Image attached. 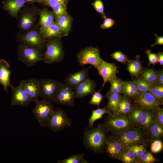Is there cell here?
Segmentation results:
<instances>
[{
    "mask_svg": "<svg viewBox=\"0 0 163 163\" xmlns=\"http://www.w3.org/2000/svg\"><path fill=\"white\" fill-rule=\"evenodd\" d=\"M106 133L103 125L100 124L95 127H87L84 133L83 142L84 146L94 152L103 153L105 147Z\"/></svg>",
    "mask_w": 163,
    "mask_h": 163,
    "instance_id": "6da1fadb",
    "label": "cell"
},
{
    "mask_svg": "<svg viewBox=\"0 0 163 163\" xmlns=\"http://www.w3.org/2000/svg\"><path fill=\"white\" fill-rule=\"evenodd\" d=\"M121 143L124 147L134 145H147L150 139L146 132L138 126L110 136Z\"/></svg>",
    "mask_w": 163,
    "mask_h": 163,
    "instance_id": "7a4b0ae2",
    "label": "cell"
},
{
    "mask_svg": "<svg viewBox=\"0 0 163 163\" xmlns=\"http://www.w3.org/2000/svg\"><path fill=\"white\" fill-rule=\"evenodd\" d=\"M18 60L28 67H31L42 61L43 53L40 50L20 43L17 47Z\"/></svg>",
    "mask_w": 163,
    "mask_h": 163,
    "instance_id": "3957f363",
    "label": "cell"
},
{
    "mask_svg": "<svg viewBox=\"0 0 163 163\" xmlns=\"http://www.w3.org/2000/svg\"><path fill=\"white\" fill-rule=\"evenodd\" d=\"M103 126L107 133L117 134L132 128L136 126L129 119L126 115H108L105 119Z\"/></svg>",
    "mask_w": 163,
    "mask_h": 163,
    "instance_id": "277c9868",
    "label": "cell"
},
{
    "mask_svg": "<svg viewBox=\"0 0 163 163\" xmlns=\"http://www.w3.org/2000/svg\"><path fill=\"white\" fill-rule=\"evenodd\" d=\"M46 50L43 53V62L51 64L56 62H60L63 59L64 53L62 43L57 37L48 39L46 43Z\"/></svg>",
    "mask_w": 163,
    "mask_h": 163,
    "instance_id": "5b68a950",
    "label": "cell"
},
{
    "mask_svg": "<svg viewBox=\"0 0 163 163\" xmlns=\"http://www.w3.org/2000/svg\"><path fill=\"white\" fill-rule=\"evenodd\" d=\"M39 9L33 6H25L20 11V18L17 25L19 32L24 33L37 25Z\"/></svg>",
    "mask_w": 163,
    "mask_h": 163,
    "instance_id": "8992f818",
    "label": "cell"
},
{
    "mask_svg": "<svg viewBox=\"0 0 163 163\" xmlns=\"http://www.w3.org/2000/svg\"><path fill=\"white\" fill-rule=\"evenodd\" d=\"M16 37L18 42L23 43L41 51L46 46L45 39L43 38L37 25L25 33L19 32L16 35Z\"/></svg>",
    "mask_w": 163,
    "mask_h": 163,
    "instance_id": "52a82bcc",
    "label": "cell"
},
{
    "mask_svg": "<svg viewBox=\"0 0 163 163\" xmlns=\"http://www.w3.org/2000/svg\"><path fill=\"white\" fill-rule=\"evenodd\" d=\"M76 57L80 66L90 64L97 69L104 61L100 56L99 49L91 46L82 49L76 55Z\"/></svg>",
    "mask_w": 163,
    "mask_h": 163,
    "instance_id": "ba28073f",
    "label": "cell"
},
{
    "mask_svg": "<svg viewBox=\"0 0 163 163\" xmlns=\"http://www.w3.org/2000/svg\"><path fill=\"white\" fill-rule=\"evenodd\" d=\"M72 120L65 111L61 108L58 107L54 112L45 127L49 128L53 131L56 132L70 126Z\"/></svg>",
    "mask_w": 163,
    "mask_h": 163,
    "instance_id": "9c48e42d",
    "label": "cell"
},
{
    "mask_svg": "<svg viewBox=\"0 0 163 163\" xmlns=\"http://www.w3.org/2000/svg\"><path fill=\"white\" fill-rule=\"evenodd\" d=\"M39 81L40 96L43 99L54 101L63 83L51 78L39 79Z\"/></svg>",
    "mask_w": 163,
    "mask_h": 163,
    "instance_id": "30bf717a",
    "label": "cell"
},
{
    "mask_svg": "<svg viewBox=\"0 0 163 163\" xmlns=\"http://www.w3.org/2000/svg\"><path fill=\"white\" fill-rule=\"evenodd\" d=\"M35 103L32 112L41 125L44 126L54 112L53 105L51 102L43 99H39Z\"/></svg>",
    "mask_w": 163,
    "mask_h": 163,
    "instance_id": "8fae6325",
    "label": "cell"
},
{
    "mask_svg": "<svg viewBox=\"0 0 163 163\" xmlns=\"http://www.w3.org/2000/svg\"><path fill=\"white\" fill-rule=\"evenodd\" d=\"M134 105L144 110L155 112L163 104L158 101L149 92L139 93L134 100Z\"/></svg>",
    "mask_w": 163,
    "mask_h": 163,
    "instance_id": "7c38bea8",
    "label": "cell"
},
{
    "mask_svg": "<svg viewBox=\"0 0 163 163\" xmlns=\"http://www.w3.org/2000/svg\"><path fill=\"white\" fill-rule=\"evenodd\" d=\"M75 99L74 91L65 83H63L54 101L69 107L75 104Z\"/></svg>",
    "mask_w": 163,
    "mask_h": 163,
    "instance_id": "4fadbf2b",
    "label": "cell"
},
{
    "mask_svg": "<svg viewBox=\"0 0 163 163\" xmlns=\"http://www.w3.org/2000/svg\"><path fill=\"white\" fill-rule=\"evenodd\" d=\"M12 91V99L10 104L11 106L18 105L22 107H27L32 101L28 94L19 84L14 87H10Z\"/></svg>",
    "mask_w": 163,
    "mask_h": 163,
    "instance_id": "5bb4252c",
    "label": "cell"
},
{
    "mask_svg": "<svg viewBox=\"0 0 163 163\" xmlns=\"http://www.w3.org/2000/svg\"><path fill=\"white\" fill-rule=\"evenodd\" d=\"M19 84L28 94L32 101L35 103L39 100L38 97L40 96L39 79L35 78L23 79L21 80Z\"/></svg>",
    "mask_w": 163,
    "mask_h": 163,
    "instance_id": "9a60e30c",
    "label": "cell"
},
{
    "mask_svg": "<svg viewBox=\"0 0 163 163\" xmlns=\"http://www.w3.org/2000/svg\"><path fill=\"white\" fill-rule=\"evenodd\" d=\"M118 68L115 63H109L104 60L102 64L97 69L103 80L101 89L104 87L107 82L116 76V74L119 72Z\"/></svg>",
    "mask_w": 163,
    "mask_h": 163,
    "instance_id": "2e32d148",
    "label": "cell"
},
{
    "mask_svg": "<svg viewBox=\"0 0 163 163\" xmlns=\"http://www.w3.org/2000/svg\"><path fill=\"white\" fill-rule=\"evenodd\" d=\"M91 67L84 68L79 71L70 74L65 78V83L74 90L81 82L89 78L88 72Z\"/></svg>",
    "mask_w": 163,
    "mask_h": 163,
    "instance_id": "e0dca14e",
    "label": "cell"
},
{
    "mask_svg": "<svg viewBox=\"0 0 163 163\" xmlns=\"http://www.w3.org/2000/svg\"><path fill=\"white\" fill-rule=\"evenodd\" d=\"M96 84L94 80L90 78L79 84L75 88L74 91L76 98H82L92 94L95 91Z\"/></svg>",
    "mask_w": 163,
    "mask_h": 163,
    "instance_id": "ac0fdd59",
    "label": "cell"
},
{
    "mask_svg": "<svg viewBox=\"0 0 163 163\" xmlns=\"http://www.w3.org/2000/svg\"><path fill=\"white\" fill-rule=\"evenodd\" d=\"M105 144V149L109 157L117 160L121 153L125 149V147L121 143L110 136L106 138Z\"/></svg>",
    "mask_w": 163,
    "mask_h": 163,
    "instance_id": "d6986e66",
    "label": "cell"
},
{
    "mask_svg": "<svg viewBox=\"0 0 163 163\" xmlns=\"http://www.w3.org/2000/svg\"><path fill=\"white\" fill-rule=\"evenodd\" d=\"M26 3V0H5L2 2L3 9L16 20L19 18L18 13Z\"/></svg>",
    "mask_w": 163,
    "mask_h": 163,
    "instance_id": "ffe728a7",
    "label": "cell"
},
{
    "mask_svg": "<svg viewBox=\"0 0 163 163\" xmlns=\"http://www.w3.org/2000/svg\"><path fill=\"white\" fill-rule=\"evenodd\" d=\"M39 14L40 16L39 24L40 26V31L42 34L55 21V18L53 11H50L45 7L39 9Z\"/></svg>",
    "mask_w": 163,
    "mask_h": 163,
    "instance_id": "44dd1931",
    "label": "cell"
},
{
    "mask_svg": "<svg viewBox=\"0 0 163 163\" xmlns=\"http://www.w3.org/2000/svg\"><path fill=\"white\" fill-rule=\"evenodd\" d=\"M10 66L6 61L0 59V84L2 85L4 90L8 93V86L11 85L10 83V77L11 71L9 70Z\"/></svg>",
    "mask_w": 163,
    "mask_h": 163,
    "instance_id": "7402d4cb",
    "label": "cell"
},
{
    "mask_svg": "<svg viewBox=\"0 0 163 163\" xmlns=\"http://www.w3.org/2000/svg\"><path fill=\"white\" fill-rule=\"evenodd\" d=\"M140 58V56L137 55L135 59H128L127 62L126 69L133 78L138 77L143 69L142 66V61Z\"/></svg>",
    "mask_w": 163,
    "mask_h": 163,
    "instance_id": "603a6c76",
    "label": "cell"
},
{
    "mask_svg": "<svg viewBox=\"0 0 163 163\" xmlns=\"http://www.w3.org/2000/svg\"><path fill=\"white\" fill-rule=\"evenodd\" d=\"M151 140L159 139L163 134V126L155 119L146 131Z\"/></svg>",
    "mask_w": 163,
    "mask_h": 163,
    "instance_id": "cb8c5ba5",
    "label": "cell"
},
{
    "mask_svg": "<svg viewBox=\"0 0 163 163\" xmlns=\"http://www.w3.org/2000/svg\"><path fill=\"white\" fill-rule=\"evenodd\" d=\"M123 96L121 94H112L106 95L105 97L108 99L106 107L108 111L113 115L115 114L119 102Z\"/></svg>",
    "mask_w": 163,
    "mask_h": 163,
    "instance_id": "d4e9b609",
    "label": "cell"
},
{
    "mask_svg": "<svg viewBox=\"0 0 163 163\" xmlns=\"http://www.w3.org/2000/svg\"><path fill=\"white\" fill-rule=\"evenodd\" d=\"M72 21V18L68 13L63 14L56 20V22L64 36L67 35L69 33L71 28Z\"/></svg>",
    "mask_w": 163,
    "mask_h": 163,
    "instance_id": "484cf974",
    "label": "cell"
},
{
    "mask_svg": "<svg viewBox=\"0 0 163 163\" xmlns=\"http://www.w3.org/2000/svg\"><path fill=\"white\" fill-rule=\"evenodd\" d=\"M133 107L131 99L123 95L119 102L114 116L118 115H126L131 111Z\"/></svg>",
    "mask_w": 163,
    "mask_h": 163,
    "instance_id": "4316f807",
    "label": "cell"
},
{
    "mask_svg": "<svg viewBox=\"0 0 163 163\" xmlns=\"http://www.w3.org/2000/svg\"><path fill=\"white\" fill-rule=\"evenodd\" d=\"M63 35L64 34L60 27L55 21L51 24L42 34V37L44 39L59 37Z\"/></svg>",
    "mask_w": 163,
    "mask_h": 163,
    "instance_id": "83f0119b",
    "label": "cell"
},
{
    "mask_svg": "<svg viewBox=\"0 0 163 163\" xmlns=\"http://www.w3.org/2000/svg\"><path fill=\"white\" fill-rule=\"evenodd\" d=\"M122 93L130 99L133 100L139 94L136 85L133 81H124Z\"/></svg>",
    "mask_w": 163,
    "mask_h": 163,
    "instance_id": "f1b7e54d",
    "label": "cell"
},
{
    "mask_svg": "<svg viewBox=\"0 0 163 163\" xmlns=\"http://www.w3.org/2000/svg\"><path fill=\"white\" fill-rule=\"evenodd\" d=\"M144 112L145 110L142 108L134 105L132 110L126 116L132 123L137 126L143 116Z\"/></svg>",
    "mask_w": 163,
    "mask_h": 163,
    "instance_id": "f546056e",
    "label": "cell"
},
{
    "mask_svg": "<svg viewBox=\"0 0 163 163\" xmlns=\"http://www.w3.org/2000/svg\"><path fill=\"white\" fill-rule=\"evenodd\" d=\"M155 119L154 112L145 110L143 116L137 126L146 131Z\"/></svg>",
    "mask_w": 163,
    "mask_h": 163,
    "instance_id": "4dcf8cb0",
    "label": "cell"
},
{
    "mask_svg": "<svg viewBox=\"0 0 163 163\" xmlns=\"http://www.w3.org/2000/svg\"><path fill=\"white\" fill-rule=\"evenodd\" d=\"M109 82L110 84V88L106 95L122 93L124 81L121 79L116 76Z\"/></svg>",
    "mask_w": 163,
    "mask_h": 163,
    "instance_id": "1f68e13d",
    "label": "cell"
},
{
    "mask_svg": "<svg viewBox=\"0 0 163 163\" xmlns=\"http://www.w3.org/2000/svg\"><path fill=\"white\" fill-rule=\"evenodd\" d=\"M113 116H114L110 113L105 106L103 108H98L97 109L92 111L91 115L88 119V126L90 128L93 127V124L96 120L101 118L105 114Z\"/></svg>",
    "mask_w": 163,
    "mask_h": 163,
    "instance_id": "d6a6232c",
    "label": "cell"
},
{
    "mask_svg": "<svg viewBox=\"0 0 163 163\" xmlns=\"http://www.w3.org/2000/svg\"><path fill=\"white\" fill-rule=\"evenodd\" d=\"M140 75L143 79L148 83H154L157 77V71L153 68H143Z\"/></svg>",
    "mask_w": 163,
    "mask_h": 163,
    "instance_id": "836d02e7",
    "label": "cell"
},
{
    "mask_svg": "<svg viewBox=\"0 0 163 163\" xmlns=\"http://www.w3.org/2000/svg\"><path fill=\"white\" fill-rule=\"evenodd\" d=\"M148 92L163 104V85L155 83L152 84Z\"/></svg>",
    "mask_w": 163,
    "mask_h": 163,
    "instance_id": "e575fe53",
    "label": "cell"
},
{
    "mask_svg": "<svg viewBox=\"0 0 163 163\" xmlns=\"http://www.w3.org/2000/svg\"><path fill=\"white\" fill-rule=\"evenodd\" d=\"M118 160L124 163H137V160L132 152L126 147L120 155Z\"/></svg>",
    "mask_w": 163,
    "mask_h": 163,
    "instance_id": "d590c367",
    "label": "cell"
},
{
    "mask_svg": "<svg viewBox=\"0 0 163 163\" xmlns=\"http://www.w3.org/2000/svg\"><path fill=\"white\" fill-rule=\"evenodd\" d=\"M58 163H88L84 158V154L78 153L69 157L57 161Z\"/></svg>",
    "mask_w": 163,
    "mask_h": 163,
    "instance_id": "8d00e7d4",
    "label": "cell"
},
{
    "mask_svg": "<svg viewBox=\"0 0 163 163\" xmlns=\"http://www.w3.org/2000/svg\"><path fill=\"white\" fill-rule=\"evenodd\" d=\"M133 81L136 85L139 93H145L149 91L151 84L145 82L141 76L136 78Z\"/></svg>",
    "mask_w": 163,
    "mask_h": 163,
    "instance_id": "74e56055",
    "label": "cell"
},
{
    "mask_svg": "<svg viewBox=\"0 0 163 163\" xmlns=\"http://www.w3.org/2000/svg\"><path fill=\"white\" fill-rule=\"evenodd\" d=\"M130 149L137 160L138 158L146 151V145H134L125 147Z\"/></svg>",
    "mask_w": 163,
    "mask_h": 163,
    "instance_id": "f35d334b",
    "label": "cell"
},
{
    "mask_svg": "<svg viewBox=\"0 0 163 163\" xmlns=\"http://www.w3.org/2000/svg\"><path fill=\"white\" fill-rule=\"evenodd\" d=\"M67 5L59 3L54 6L53 8V12L56 20L64 14L68 13L67 11Z\"/></svg>",
    "mask_w": 163,
    "mask_h": 163,
    "instance_id": "ab89813d",
    "label": "cell"
},
{
    "mask_svg": "<svg viewBox=\"0 0 163 163\" xmlns=\"http://www.w3.org/2000/svg\"><path fill=\"white\" fill-rule=\"evenodd\" d=\"M156 160L152 153L146 151L137 159V163H152Z\"/></svg>",
    "mask_w": 163,
    "mask_h": 163,
    "instance_id": "60d3db41",
    "label": "cell"
},
{
    "mask_svg": "<svg viewBox=\"0 0 163 163\" xmlns=\"http://www.w3.org/2000/svg\"><path fill=\"white\" fill-rule=\"evenodd\" d=\"M96 11L101 15L102 18H105L107 17L104 12V5L101 0H95L91 3Z\"/></svg>",
    "mask_w": 163,
    "mask_h": 163,
    "instance_id": "b9f144b4",
    "label": "cell"
},
{
    "mask_svg": "<svg viewBox=\"0 0 163 163\" xmlns=\"http://www.w3.org/2000/svg\"><path fill=\"white\" fill-rule=\"evenodd\" d=\"M100 89L97 91H95L92 94V96L91 99L88 102L91 105H96L99 107L102 100L105 97L100 93Z\"/></svg>",
    "mask_w": 163,
    "mask_h": 163,
    "instance_id": "7bdbcfd3",
    "label": "cell"
},
{
    "mask_svg": "<svg viewBox=\"0 0 163 163\" xmlns=\"http://www.w3.org/2000/svg\"><path fill=\"white\" fill-rule=\"evenodd\" d=\"M110 56L113 59L124 64L127 62L129 59L126 55L119 50L113 52Z\"/></svg>",
    "mask_w": 163,
    "mask_h": 163,
    "instance_id": "ee69618b",
    "label": "cell"
},
{
    "mask_svg": "<svg viewBox=\"0 0 163 163\" xmlns=\"http://www.w3.org/2000/svg\"><path fill=\"white\" fill-rule=\"evenodd\" d=\"M69 0H42L40 3L46 6L53 7L56 5L60 3L66 5Z\"/></svg>",
    "mask_w": 163,
    "mask_h": 163,
    "instance_id": "f6af8a7d",
    "label": "cell"
},
{
    "mask_svg": "<svg viewBox=\"0 0 163 163\" xmlns=\"http://www.w3.org/2000/svg\"><path fill=\"white\" fill-rule=\"evenodd\" d=\"M163 143L159 139L154 140L151 146V150L152 152L156 153L160 152L163 148Z\"/></svg>",
    "mask_w": 163,
    "mask_h": 163,
    "instance_id": "bcb514c9",
    "label": "cell"
},
{
    "mask_svg": "<svg viewBox=\"0 0 163 163\" xmlns=\"http://www.w3.org/2000/svg\"><path fill=\"white\" fill-rule=\"evenodd\" d=\"M149 60L148 66L149 67L151 64L153 65L158 62L157 54L152 53L150 50H147L145 51Z\"/></svg>",
    "mask_w": 163,
    "mask_h": 163,
    "instance_id": "7dc6e473",
    "label": "cell"
},
{
    "mask_svg": "<svg viewBox=\"0 0 163 163\" xmlns=\"http://www.w3.org/2000/svg\"><path fill=\"white\" fill-rule=\"evenodd\" d=\"M115 23V21L110 18H104L103 23L100 25L101 28L102 29H107L112 27Z\"/></svg>",
    "mask_w": 163,
    "mask_h": 163,
    "instance_id": "c3c4849f",
    "label": "cell"
},
{
    "mask_svg": "<svg viewBox=\"0 0 163 163\" xmlns=\"http://www.w3.org/2000/svg\"><path fill=\"white\" fill-rule=\"evenodd\" d=\"M155 119L163 126V109L160 107L157 109L155 112Z\"/></svg>",
    "mask_w": 163,
    "mask_h": 163,
    "instance_id": "681fc988",
    "label": "cell"
},
{
    "mask_svg": "<svg viewBox=\"0 0 163 163\" xmlns=\"http://www.w3.org/2000/svg\"><path fill=\"white\" fill-rule=\"evenodd\" d=\"M157 77L155 83L163 85V69L157 71Z\"/></svg>",
    "mask_w": 163,
    "mask_h": 163,
    "instance_id": "f907efd6",
    "label": "cell"
},
{
    "mask_svg": "<svg viewBox=\"0 0 163 163\" xmlns=\"http://www.w3.org/2000/svg\"><path fill=\"white\" fill-rule=\"evenodd\" d=\"M155 36L156 40L155 42L151 45V46L153 47L157 45H163V37L160 36L157 34H155Z\"/></svg>",
    "mask_w": 163,
    "mask_h": 163,
    "instance_id": "816d5d0a",
    "label": "cell"
},
{
    "mask_svg": "<svg viewBox=\"0 0 163 163\" xmlns=\"http://www.w3.org/2000/svg\"><path fill=\"white\" fill-rule=\"evenodd\" d=\"M158 61L160 65L163 66V53L159 52L157 54Z\"/></svg>",
    "mask_w": 163,
    "mask_h": 163,
    "instance_id": "f5cc1de1",
    "label": "cell"
},
{
    "mask_svg": "<svg viewBox=\"0 0 163 163\" xmlns=\"http://www.w3.org/2000/svg\"><path fill=\"white\" fill-rule=\"evenodd\" d=\"M42 0H26V2L29 4H32L35 2L40 3Z\"/></svg>",
    "mask_w": 163,
    "mask_h": 163,
    "instance_id": "db71d44e",
    "label": "cell"
}]
</instances>
